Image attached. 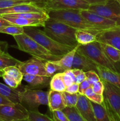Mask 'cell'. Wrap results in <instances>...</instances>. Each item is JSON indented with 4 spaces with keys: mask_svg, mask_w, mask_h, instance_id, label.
Returning a JSON list of instances; mask_svg holds the SVG:
<instances>
[{
    "mask_svg": "<svg viewBox=\"0 0 120 121\" xmlns=\"http://www.w3.org/2000/svg\"><path fill=\"white\" fill-rule=\"evenodd\" d=\"M24 33L38 43L52 54L63 56L75 47L62 44L49 37L43 30L36 27H24Z\"/></svg>",
    "mask_w": 120,
    "mask_h": 121,
    "instance_id": "4",
    "label": "cell"
},
{
    "mask_svg": "<svg viewBox=\"0 0 120 121\" xmlns=\"http://www.w3.org/2000/svg\"><path fill=\"white\" fill-rule=\"evenodd\" d=\"M115 1H116V2H118V4H120V0H115Z\"/></svg>",
    "mask_w": 120,
    "mask_h": 121,
    "instance_id": "52",
    "label": "cell"
},
{
    "mask_svg": "<svg viewBox=\"0 0 120 121\" xmlns=\"http://www.w3.org/2000/svg\"><path fill=\"white\" fill-rule=\"evenodd\" d=\"M77 51L88 57L96 65L112 72L120 73V63H114L107 57L98 41H96L85 45L80 44Z\"/></svg>",
    "mask_w": 120,
    "mask_h": 121,
    "instance_id": "5",
    "label": "cell"
},
{
    "mask_svg": "<svg viewBox=\"0 0 120 121\" xmlns=\"http://www.w3.org/2000/svg\"><path fill=\"white\" fill-rule=\"evenodd\" d=\"M13 37L16 41L17 48L19 50L28 53L33 57H36L45 61H56L62 57L52 54L25 33L13 35Z\"/></svg>",
    "mask_w": 120,
    "mask_h": 121,
    "instance_id": "3",
    "label": "cell"
},
{
    "mask_svg": "<svg viewBox=\"0 0 120 121\" xmlns=\"http://www.w3.org/2000/svg\"><path fill=\"white\" fill-rule=\"evenodd\" d=\"M28 119L31 121H54L53 119L40 113L38 111H29Z\"/></svg>",
    "mask_w": 120,
    "mask_h": 121,
    "instance_id": "34",
    "label": "cell"
},
{
    "mask_svg": "<svg viewBox=\"0 0 120 121\" xmlns=\"http://www.w3.org/2000/svg\"><path fill=\"white\" fill-rule=\"evenodd\" d=\"M45 67L48 77H52L56 73L65 72V70L62 67L55 63L54 61H46L45 62Z\"/></svg>",
    "mask_w": 120,
    "mask_h": 121,
    "instance_id": "29",
    "label": "cell"
},
{
    "mask_svg": "<svg viewBox=\"0 0 120 121\" xmlns=\"http://www.w3.org/2000/svg\"><path fill=\"white\" fill-rule=\"evenodd\" d=\"M11 25L13 24L12 23H11L10 22H9L8 21H7V20H5V18L0 17V28L2 27H4V26H11Z\"/></svg>",
    "mask_w": 120,
    "mask_h": 121,
    "instance_id": "45",
    "label": "cell"
},
{
    "mask_svg": "<svg viewBox=\"0 0 120 121\" xmlns=\"http://www.w3.org/2000/svg\"><path fill=\"white\" fill-rule=\"evenodd\" d=\"M0 121H1V120H0Z\"/></svg>",
    "mask_w": 120,
    "mask_h": 121,
    "instance_id": "53",
    "label": "cell"
},
{
    "mask_svg": "<svg viewBox=\"0 0 120 121\" xmlns=\"http://www.w3.org/2000/svg\"><path fill=\"white\" fill-rule=\"evenodd\" d=\"M80 46V44H78L72 50H71L70 52H68L65 55H64L60 60L54 61L55 63L57 64L58 65L62 67L65 70V71L67 70L71 69L75 53L76 52Z\"/></svg>",
    "mask_w": 120,
    "mask_h": 121,
    "instance_id": "23",
    "label": "cell"
},
{
    "mask_svg": "<svg viewBox=\"0 0 120 121\" xmlns=\"http://www.w3.org/2000/svg\"><path fill=\"white\" fill-rule=\"evenodd\" d=\"M96 41L113 46L120 51V25L100 31Z\"/></svg>",
    "mask_w": 120,
    "mask_h": 121,
    "instance_id": "13",
    "label": "cell"
},
{
    "mask_svg": "<svg viewBox=\"0 0 120 121\" xmlns=\"http://www.w3.org/2000/svg\"><path fill=\"white\" fill-rule=\"evenodd\" d=\"M97 73L101 80L110 83L120 88V73L112 72L108 69L97 65Z\"/></svg>",
    "mask_w": 120,
    "mask_h": 121,
    "instance_id": "19",
    "label": "cell"
},
{
    "mask_svg": "<svg viewBox=\"0 0 120 121\" xmlns=\"http://www.w3.org/2000/svg\"><path fill=\"white\" fill-rule=\"evenodd\" d=\"M51 78L46 76L25 74H24L23 80L29 85L28 86L29 88H41L49 85Z\"/></svg>",
    "mask_w": 120,
    "mask_h": 121,
    "instance_id": "17",
    "label": "cell"
},
{
    "mask_svg": "<svg viewBox=\"0 0 120 121\" xmlns=\"http://www.w3.org/2000/svg\"><path fill=\"white\" fill-rule=\"evenodd\" d=\"M28 1H16V0H0V9L8 8L12 6L16 5L23 3H28Z\"/></svg>",
    "mask_w": 120,
    "mask_h": 121,
    "instance_id": "36",
    "label": "cell"
},
{
    "mask_svg": "<svg viewBox=\"0 0 120 121\" xmlns=\"http://www.w3.org/2000/svg\"><path fill=\"white\" fill-rule=\"evenodd\" d=\"M76 108L87 121H96L91 102L84 95L79 93Z\"/></svg>",
    "mask_w": 120,
    "mask_h": 121,
    "instance_id": "15",
    "label": "cell"
},
{
    "mask_svg": "<svg viewBox=\"0 0 120 121\" xmlns=\"http://www.w3.org/2000/svg\"><path fill=\"white\" fill-rule=\"evenodd\" d=\"M0 17L4 18L7 21L10 22L13 25L21 26V27H42L45 26V21L42 20H31V19L24 18L19 17H11L4 15H0Z\"/></svg>",
    "mask_w": 120,
    "mask_h": 121,
    "instance_id": "20",
    "label": "cell"
},
{
    "mask_svg": "<svg viewBox=\"0 0 120 121\" xmlns=\"http://www.w3.org/2000/svg\"><path fill=\"white\" fill-rule=\"evenodd\" d=\"M52 113L54 121H70L63 111H54Z\"/></svg>",
    "mask_w": 120,
    "mask_h": 121,
    "instance_id": "40",
    "label": "cell"
},
{
    "mask_svg": "<svg viewBox=\"0 0 120 121\" xmlns=\"http://www.w3.org/2000/svg\"><path fill=\"white\" fill-rule=\"evenodd\" d=\"M82 1L87 2V3L89 4V5H93L97 4L103 3V2H105V1H107V0H82Z\"/></svg>",
    "mask_w": 120,
    "mask_h": 121,
    "instance_id": "46",
    "label": "cell"
},
{
    "mask_svg": "<svg viewBox=\"0 0 120 121\" xmlns=\"http://www.w3.org/2000/svg\"><path fill=\"white\" fill-rule=\"evenodd\" d=\"M20 89H19L12 88L8 85L0 82V94L7 98L14 104L20 103Z\"/></svg>",
    "mask_w": 120,
    "mask_h": 121,
    "instance_id": "22",
    "label": "cell"
},
{
    "mask_svg": "<svg viewBox=\"0 0 120 121\" xmlns=\"http://www.w3.org/2000/svg\"><path fill=\"white\" fill-rule=\"evenodd\" d=\"M62 111L70 121H87L81 116L76 107H66Z\"/></svg>",
    "mask_w": 120,
    "mask_h": 121,
    "instance_id": "30",
    "label": "cell"
},
{
    "mask_svg": "<svg viewBox=\"0 0 120 121\" xmlns=\"http://www.w3.org/2000/svg\"><path fill=\"white\" fill-rule=\"evenodd\" d=\"M66 107H75L78 100L79 93H70L66 91L62 92Z\"/></svg>",
    "mask_w": 120,
    "mask_h": 121,
    "instance_id": "31",
    "label": "cell"
},
{
    "mask_svg": "<svg viewBox=\"0 0 120 121\" xmlns=\"http://www.w3.org/2000/svg\"><path fill=\"white\" fill-rule=\"evenodd\" d=\"M21 61L13 57L7 52L0 51V70H2L9 66H17Z\"/></svg>",
    "mask_w": 120,
    "mask_h": 121,
    "instance_id": "24",
    "label": "cell"
},
{
    "mask_svg": "<svg viewBox=\"0 0 120 121\" xmlns=\"http://www.w3.org/2000/svg\"><path fill=\"white\" fill-rule=\"evenodd\" d=\"M62 77L66 87H68L75 83V75H74V73L72 69L62 72Z\"/></svg>",
    "mask_w": 120,
    "mask_h": 121,
    "instance_id": "35",
    "label": "cell"
},
{
    "mask_svg": "<svg viewBox=\"0 0 120 121\" xmlns=\"http://www.w3.org/2000/svg\"><path fill=\"white\" fill-rule=\"evenodd\" d=\"M99 33L100 32L85 30H76L75 35L78 43L81 45H85L96 41V35Z\"/></svg>",
    "mask_w": 120,
    "mask_h": 121,
    "instance_id": "21",
    "label": "cell"
},
{
    "mask_svg": "<svg viewBox=\"0 0 120 121\" xmlns=\"http://www.w3.org/2000/svg\"><path fill=\"white\" fill-rule=\"evenodd\" d=\"M3 74H4L3 71L1 70H0V77H2V75H3Z\"/></svg>",
    "mask_w": 120,
    "mask_h": 121,
    "instance_id": "51",
    "label": "cell"
},
{
    "mask_svg": "<svg viewBox=\"0 0 120 121\" xmlns=\"http://www.w3.org/2000/svg\"><path fill=\"white\" fill-rule=\"evenodd\" d=\"M24 33V28L23 27L11 25V26H4L0 28V33L9 34V35H15L21 34Z\"/></svg>",
    "mask_w": 120,
    "mask_h": 121,
    "instance_id": "32",
    "label": "cell"
},
{
    "mask_svg": "<svg viewBox=\"0 0 120 121\" xmlns=\"http://www.w3.org/2000/svg\"><path fill=\"white\" fill-rule=\"evenodd\" d=\"M79 90V84L74 83L71 86L66 87L65 91L70 93H78Z\"/></svg>",
    "mask_w": 120,
    "mask_h": 121,
    "instance_id": "43",
    "label": "cell"
},
{
    "mask_svg": "<svg viewBox=\"0 0 120 121\" xmlns=\"http://www.w3.org/2000/svg\"><path fill=\"white\" fill-rule=\"evenodd\" d=\"M2 71H3L4 73L8 74L12 78H14L17 82L21 86L22 80H23L24 74L17 66H9V67H6L4 69L2 70Z\"/></svg>",
    "mask_w": 120,
    "mask_h": 121,
    "instance_id": "28",
    "label": "cell"
},
{
    "mask_svg": "<svg viewBox=\"0 0 120 121\" xmlns=\"http://www.w3.org/2000/svg\"><path fill=\"white\" fill-rule=\"evenodd\" d=\"M89 5L82 0H44L40 6L48 13L62 9H88Z\"/></svg>",
    "mask_w": 120,
    "mask_h": 121,
    "instance_id": "9",
    "label": "cell"
},
{
    "mask_svg": "<svg viewBox=\"0 0 120 121\" xmlns=\"http://www.w3.org/2000/svg\"><path fill=\"white\" fill-rule=\"evenodd\" d=\"M91 87L92 88L93 91L95 93H97L99 95H103L104 91V86L103 82L102 80H100L92 84Z\"/></svg>",
    "mask_w": 120,
    "mask_h": 121,
    "instance_id": "41",
    "label": "cell"
},
{
    "mask_svg": "<svg viewBox=\"0 0 120 121\" xmlns=\"http://www.w3.org/2000/svg\"><path fill=\"white\" fill-rule=\"evenodd\" d=\"M80 13L89 24L98 27L101 30L109 29L118 26L115 21L101 16L89 9H80Z\"/></svg>",
    "mask_w": 120,
    "mask_h": 121,
    "instance_id": "12",
    "label": "cell"
},
{
    "mask_svg": "<svg viewBox=\"0 0 120 121\" xmlns=\"http://www.w3.org/2000/svg\"><path fill=\"white\" fill-rule=\"evenodd\" d=\"M16 1H28V2H34V3L37 4L39 5H41V4L44 2V0H16Z\"/></svg>",
    "mask_w": 120,
    "mask_h": 121,
    "instance_id": "48",
    "label": "cell"
},
{
    "mask_svg": "<svg viewBox=\"0 0 120 121\" xmlns=\"http://www.w3.org/2000/svg\"><path fill=\"white\" fill-rule=\"evenodd\" d=\"M11 104H14V103L11 102L9 99H8L7 98L0 94V105H11Z\"/></svg>",
    "mask_w": 120,
    "mask_h": 121,
    "instance_id": "44",
    "label": "cell"
},
{
    "mask_svg": "<svg viewBox=\"0 0 120 121\" xmlns=\"http://www.w3.org/2000/svg\"><path fill=\"white\" fill-rule=\"evenodd\" d=\"M91 83L88 81L87 79H85V80H84L82 82H81V83L79 85V90H78V93L81 95H84V92L88 88H89V87L91 86Z\"/></svg>",
    "mask_w": 120,
    "mask_h": 121,
    "instance_id": "42",
    "label": "cell"
},
{
    "mask_svg": "<svg viewBox=\"0 0 120 121\" xmlns=\"http://www.w3.org/2000/svg\"><path fill=\"white\" fill-rule=\"evenodd\" d=\"M49 86L50 89L53 91L60 92L65 91L67 87L62 79V73H56L52 77L49 83Z\"/></svg>",
    "mask_w": 120,
    "mask_h": 121,
    "instance_id": "27",
    "label": "cell"
},
{
    "mask_svg": "<svg viewBox=\"0 0 120 121\" xmlns=\"http://www.w3.org/2000/svg\"><path fill=\"white\" fill-rule=\"evenodd\" d=\"M84 95L91 102L96 103L98 104H102L104 101V96L102 95L95 93L93 91L92 87H89L84 92Z\"/></svg>",
    "mask_w": 120,
    "mask_h": 121,
    "instance_id": "33",
    "label": "cell"
},
{
    "mask_svg": "<svg viewBox=\"0 0 120 121\" xmlns=\"http://www.w3.org/2000/svg\"><path fill=\"white\" fill-rule=\"evenodd\" d=\"M102 50L108 58L116 64L120 63V51L113 46L100 43Z\"/></svg>",
    "mask_w": 120,
    "mask_h": 121,
    "instance_id": "25",
    "label": "cell"
},
{
    "mask_svg": "<svg viewBox=\"0 0 120 121\" xmlns=\"http://www.w3.org/2000/svg\"><path fill=\"white\" fill-rule=\"evenodd\" d=\"M46 61L33 57L25 61H21L17 66L23 74H34L48 76L45 67Z\"/></svg>",
    "mask_w": 120,
    "mask_h": 121,
    "instance_id": "11",
    "label": "cell"
},
{
    "mask_svg": "<svg viewBox=\"0 0 120 121\" xmlns=\"http://www.w3.org/2000/svg\"><path fill=\"white\" fill-rule=\"evenodd\" d=\"M85 73L86 79H87L91 83V85L96 82L101 80L98 74L95 71L90 70L85 72Z\"/></svg>",
    "mask_w": 120,
    "mask_h": 121,
    "instance_id": "39",
    "label": "cell"
},
{
    "mask_svg": "<svg viewBox=\"0 0 120 121\" xmlns=\"http://www.w3.org/2000/svg\"><path fill=\"white\" fill-rule=\"evenodd\" d=\"M72 69H78L85 72L90 70L97 72V65L88 57L76 51L73 60Z\"/></svg>",
    "mask_w": 120,
    "mask_h": 121,
    "instance_id": "16",
    "label": "cell"
},
{
    "mask_svg": "<svg viewBox=\"0 0 120 121\" xmlns=\"http://www.w3.org/2000/svg\"><path fill=\"white\" fill-rule=\"evenodd\" d=\"M29 12L43 13V12H47V11L37 4L34 2H28V3L20 4L8 8L0 9V15L18 14V13H29Z\"/></svg>",
    "mask_w": 120,
    "mask_h": 121,
    "instance_id": "14",
    "label": "cell"
},
{
    "mask_svg": "<svg viewBox=\"0 0 120 121\" xmlns=\"http://www.w3.org/2000/svg\"><path fill=\"white\" fill-rule=\"evenodd\" d=\"M75 78V83L80 85L81 82L86 79L85 73L84 71L78 69H72Z\"/></svg>",
    "mask_w": 120,
    "mask_h": 121,
    "instance_id": "38",
    "label": "cell"
},
{
    "mask_svg": "<svg viewBox=\"0 0 120 121\" xmlns=\"http://www.w3.org/2000/svg\"><path fill=\"white\" fill-rule=\"evenodd\" d=\"M91 104L96 121H110L108 112L102 104H98L92 102Z\"/></svg>",
    "mask_w": 120,
    "mask_h": 121,
    "instance_id": "26",
    "label": "cell"
},
{
    "mask_svg": "<svg viewBox=\"0 0 120 121\" xmlns=\"http://www.w3.org/2000/svg\"><path fill=\"white\" fill-rule=\"evenodd\" d=\"M31 121L28 119V118L27 119H21V120H16V121Z\"/></svg>",
    "mask_w": 120,
    "mask_h": 121,
    "instance_id": "50",
    "label": "cell"
},
{
    "mask_svg": "<svg viewBox=\"0 0 120 121\" xmlns=\"http://www.w3.org/2000/svg\"><path fill=\"white\" fill-rule=\"evenodd\" d=\"M88 9L120 25V5L115 0H107L103 3L90 5Z\"/></svg>",
    "mask_w": 120,
    "mask_h": 121,
    "instance_id": "8",
    "label": "cell"
},
{
    "mask_svg": "<svg viewBox=\"0 0 120 121\" xmlns=\"http://www.w3.org/2000/svg\"><path fill=\"white\" fill-rule=\"evenodd\" d=\"M29 111L20 103L0 105V120L14 121L28 118Z\"/></svg>",
    "mask_w": 120,
    "mask_h": 121,
    "instance_id": "10",
    "label": "cell"
},
{
    "mask_svg": "<svg viewBox=\"0 0 120 121\" xmlns=\"http://www.w3.org/2000/svg\"><path fill=\"white\" fill-rule=\"evenodd\" d=\"M50 111H62L66 108L62 92L51 90L48 92V104Z\"/></svg>",
    "mask_w": 120,
    "mask_h": 121,
    "instance_id": "18",
    "label": "cell"
},
{
    "mask_svg": "<svg viewBox=\"0 0 120 121\" xmlns=\"http://www.w3.org/2000/svg\"><path fill=\"white\" fill-rule=\"evenodd\" d=\"M2 78H3L4 81L5 82L6 85L9 86V87H12V88H14V89L18 88L19 86H20V85L17 82H16L14 78H12L11 76L8 75V74H5V73H4Z\"/></svg>",
    "mask_w": 120,
    "mask_h": 121,
    "instance_id": "37",
    "label": "cell"
},
{
    "mask_svg": "<svg viewBox=\"0 0 120 121\" xmlns=\"http://www.w3.org/2000/svg\"><path fill=\"white\" fill-rule=\"evenodd\" d=\"M8 43L5 41H0V51H5L7 52L8 50Z\"/></svg>",
    "mask_w": 120,
    "mask_h": 121,
    "instance_id": "47",
    "label": "cell"
},
{
    "mask_svg": "<svg viewBox=\"0 0 120 121\" xmlns=\"http://www.w3.org/2000/svg\"><path fill=\"white\" fill-rule=\"evenodd\" d=\"M20 103L28 111H38L41 105L48 104V92L32 89L28 86L20 89L19 93Z\"/></svg>",
    "mask_w": 120,
    "mask_h": 121,
    "instance_id": "6",
    "label": "cell"
},
{
    "mask_svg": "<svg viewBox=\"0 0 120 121\" xmlns=\"http://www.w3.org/2000/svg\"><path fill=\"white\" fill-rule=\"evenodd\" d=\"M49 18L64 23L76 30L100 32L102 31L86 21L80 14V9H62L49 11Z\"/></svg>",
    "mask_w": 120,
    "mask_h": 121,
    "instance_id": "2",
    "label": "cell"
},
{
    "mask_svg": "<svg viewBox=\"0 0 120 121\" xmlns=\"http://www.w3.org/2000/svg\"><path fill=\"white\" fill-rule=\"evenodd\" d=\"M104 86L102 105L116 121H120V88L101 80Z\"/></svg>",
    "mask_w": 120,
    "mask_h": 121,
    "instance_id": "7",
    "label": "cell"
},
{
    "mask_svg": "<svg viewBox=\"0 0 120 121\" xmlns=\"http://www.w3.org/2000/svg\"><path fill=\"white\" fill-rule=\"evenodd\" d=\"M108 115H109V119H110V121H116L115 120V119H114V118H113L112 117V116H111L110 115H109V114H108Z\"/></svg>",
    "mask_w": 120,
    "mask_h": 121,
    "instance_id": "49",
    "label": "cell"
},
{
    "mask_svg": "<svg viewBox=\"0 0 120 121\" xmlns=\"http://www.w3.org/2000/svg\"><path fill=\"white\" fill-rule=\"evenodd\" d=\"M43 28L47 35L59 43L74 47L78 44L75 35L76 29L65 24L49 18Z\"/></svg>",
    "mask_w": 120,
    "mask_h": 121,
    "instance_id": "1",
    "label": "cell"
}]
</instances>
